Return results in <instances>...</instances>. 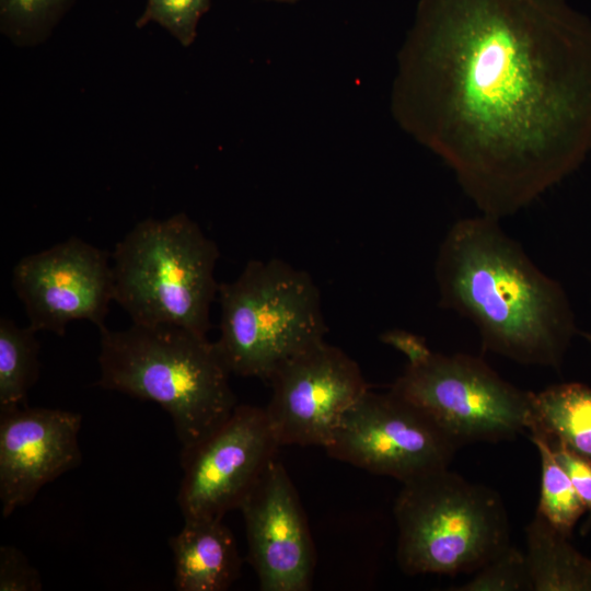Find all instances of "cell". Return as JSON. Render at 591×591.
Returning <instances> with one entry per match:
<instances>
[{
    "label": "cell",
    "instance_id": "cell-1",
    "mask_svg": "<svg viewBox=\"0 0 591 591\" xmlns=\"http://www.w3.org/2000/svg\"><path fill=\"white\" fill-rule=\"evenodd\" d=\"M392 112L482 215L512 216L584 153L591 30L566 0H419Z\"/></svg>",
    "mask_w": 591,
    "mask_h": 591
},
{
    "label": "cell",
    "instance_id": "cell-2",
    "mask_svg": "<svg viewBox=\"0 0 591 591\" xmlns=\"http://www.w3.org/2000/svg\"><path fill=\"white\" fill-rule=\"evenodd\" d=\"M439 303L468 320L485 349L526 366L558 369L576 333L563 286L485 215L457 220L434 262Z\"/></svg>",
    "mask_w": 591,
    "mask_h": 591
},
{
    "label": "cell",
    "instance_id": "cell-3",
    "mask_svg": "<svg viewBox=\"0 0 591 591\" xmlns=\"http://www.w3.org/2000/svg\"><path fill=\"white\" fill-rule=\"evenodd\" d=\"M99 329L95 384L159 404L172 419L181 451L209 437L237 406L232 372L207 335L136 323L121 331Z\"/></svg>",
    "mask_w": 591,
    "mask_h": 591
},
{
    "label": "cell",
    "instance_id": "cell-4",
    "mask_svg": "<svg viewBox=\"0 0 591 591\" xmlns=\"http://www.w3.org/2000/svg\"><path fill=\"white\" fill-rule=\"evenodd\" d=\"M220 252L184 212L138 222L112 254L114 301L132 323L207 335Z\"/></svg>",
    "mask_w": 591,
    "mask_h": 591
},
{
    "label": "cell",
    "instance_id": "cell-5",
    "mask_svg": "<svg viewBox=\"0 0 591 591\" xmlns=\"http://www.w3.org/2000/svg\"><path fill=\"white\" fill-rule=\"evenodd\" d=\"M217 346L232 374L268 381L286 360L324 340L321 291L312 276L279 258L252 259L219 285Z\"/></svg>",
    "mask_w": 591,
    "mask_h": 591
},
{
    "label": "cell",
    "instance_id": "cell-6",
    "mask_svg": "<svg viewBox=\"0 0 591 591\" xmlns=\"http://www.w3.org/2000/svg\"><path fill=\"white\" fill-rule=\"evenodd\" d=\"M403 572H475L510 545L505 505L493 489L447 468L403 483L394 503Z\"/></svg>",
    "mask_w": 591,
    "mask_h": 591
},
{
    "label": "cell",
    "instance_id": "cell-7",
    "mask_svg": "<svg viewBox=\"0 0 591 591\" xmlns=\"http://www.w3.org/2000/svg\"><path fill=\"white\" fill-rule=\"evenodd\" d=\"M390 390L426 414L457 449L512 439L526 431L531 418L532 392L472 355L428 347L407 361Z\"/></svg>",
    "mask_w": 591,
    "mask_h": 591
},
{
    "label": "cell",
    "instance_id": "cell-8",
    "mask_svg": "<svg viewBox=\"0 0 591 591\" xmlns=\"http://www.w3.org/2000/svg\"><path fill=\"white\" fill-rule=\"evenodd\" d=\"M327 454L406 483L447 468L456 445L420 409L391 390H368L344 415Z\"/></svg>",
    "mask_w": 591,
    "mask_h": 591
},
{
    "label": "cell",
    "instance_id": "cell-9",
    "mask_svg": "<svg viewBox=\"0 0 591 591\" xmlns=\"http://www.w3.org/2000/svg\"><path fill=\"white\" fill-rule=\"evenodd\" d=\"M280 447L265 407L237 404L215 432L181 451L183 518L223 519L239 509Z\"/></svg>",
    "mask_w": 591,
    "mask_h": 591
},
{
    "label": "cell",
    "instance_id": "cell-10",
    "mask_svg": "<svg viewBox=\"0 0 591 591\" xmlns=\"http://www.w3.org/2000/svg\"><path fill=\"white\" fill-rule=\"evenodd\" d=\"M268 382L265 409L281 447L325 449L344 415L369 390L356 360L325 339L286 360Z\"/></svg>",
    "mask_w": 591,
    "mask_h": 591
},
{
    "label": "cell",
    "instance_id": "cell-11",
    "mask_svg": "<svg viewBox=\"0 0 591 591\" xmlns=\"http://www.w3.org/2000/svg\"><path fill=\"white\" fill-rule=\"evenodd\" d=\"M111 258L106 251L77 236L22 257L12 270V288L24 305L28 326L59 336L77 320L105 326L114 301Z\"/></svg>",
    "mask_w": 591,
    "mask_h": 591
},
{
    "label": "cell",
    "instance_id": "cell-12",
    "mask_svg": "<svg viewBox=\"0 0 591 591\" xmlns=\"http://www.w3.org/2000/svg\"><path fill=\"white\" fill-rule=\"evenodd\" d=\"M262 591H308L315 548L297 489L275 459L239 508Z\"/></svg>",
    "mask_w": 591,
    "mask_h": 591
},
{
    "label": "cell",
    "instance_id": "cell-13",
    "mask_svg": "<svg viewBox=\"0 0 591 591\" xmlns=\"http://www.w3.org/2000/svg\"><path fill=\"white\" fill-rule=\"evenodd\" d=\"M80 414L19 406L0 410V501L3 518L82 461Z\"/></svg>",
    "mask_w": 591,
    "mask_h": 591
},
{
    "label": "cell",
    "instance_id": "cell-14",
    "mask_svg": "<svg viewBox=\"0 0 591 591\" xmlns=\"http://www.w3.org/2000/svg\"><path fill=\"white\" fill-rule=\"evenodd\" d=\"M169 545L177 591H225L240 576L236 541L222 519L186 518Z\"/></svg>",
    "mask_w": 591,
    "mask_h": 591
},
{
    "label": "cell",
    "instance_id": "cell-15",
    "mask_svg": "<svg viewBox=\"0 0 591 591\" xmlns=\"http://www.w3.org/2000/svg\"><path fill=\"white\" fill-rule=\"evenodd\" d=\"M526 431L549 437L591 463V387L567 382L532 392Z\"/></svg>",
    "mask_w": 591,
    "mask_h": 591
},
{
    "label": "cell",
    "instance_id": "cell-16",
    "mask_svg": "<svg viewBox=\"0 0 591 591\" xmlns=\"http://www.w3.org/2000/svg\"><path fill=\"white\" fill-rule=\"evenodd\" d=\"M535 513L525 528L532 591H591V559Z\"/></svg>",
    "mask_w": 591,
    "mask_h": 591
},
{
    "label": "cell",
    "instance_id": "cell-17",
    "mask_svg": "<svg viewBox=\"0 0 591 591\" xmlns=\"http://www.w3.org/2000/svg\"><path fill=\"white\" fill-rule=\"evenodd\" d=\"M28 325L0 318V410L26 406L39 375V343Z\"/></svg>",
    "mask_w": 591,
    "mask_h": 591
},
{
    "label": "cell",
    "instance_id": "cell-18",
    "mask_svg": "<svg viewBox=\"0 0 591 591\" xmlns=\"http://www.w3.org/2000/svg\"><path fill=\"white\" fill-rule=\"evenodd\" d=\"M530 437L541 460V488L536 513L558 532L570 537L586 509L568 474L547 443L540 437Z\"/></svg>",
    "mask_w": 591,
    "mask_h": 591
},
{
    "label": "cell",
    "instance_id": "cell-19",
    "mask_svg": "<svg viewBox=\"0 0 591 591\" xmlns=\"http://www.w3.org/2000/svg\"><path fill=\"white\" fill-rule=\"evenodd\" d=\"M76 0H0V31L16 46L45 42Z\"/></svg>",
    "mask_w": 591,
    "mask_h": 591
},
{
    "label": "cell",
    "instance_id": "cell-20",
    "mask_svg": "<svg viewBox=\"0 0 591 591\" xmlns=\"http://www.w3.org/2000/svg\"><path fill=\"white\" fill-rule=\"evenodd\" d=\"M453 591H532L525 552L511 544Z\"/></svg>",
    "mask_w": 591,
    "mask_h": 591
},
{
    "label": "cell",
    "instance_id": "cell-21",
    "mask_svg": "<svg viewBox=\"0 0 591 591\" xmlns=\"http://www.w3.org/2000/svg\"><path fill=\"white\" fill-rule=\"evenodd\" d=\"M210 5L211 0H147L136 26L141 28L157 23L182 46L189 47L196 39L199 21Z\"/></svg>",
    "mask_w": 591,
    "mask_h": 591
},
{
    "label": "cell",
    "instance_id": "cell-22",
    "mask_svg": "<svg viewBox=\"0 0 591 591\" xmlns=\"http://www.w3.org/2000/svg\"><path fill=\"white\" fill-rule=\"evenodd\" d=\"M43 583L38 570L14 546L0 547V591H39Z\"/></svg>",
    "mask_w": 591,
    "mask_h": 591
},
{
    "label": "cell",
    "instance_id": "cell-23",
    "mask_svg": "<svg viewBox=\"0 0 591 591\" xmlns=\"http://www.w3.org/2000/svg\"><path fill=\"white\" fill-rule=\"evenodd\" d=\"M530 436L543 439L558 462L568 474L584 509L589 515L587 525H591V463L566 448L560 442L536 431H530Z\"/></svg>",
    "mask_w": 591,
    "mask_h": 591
},
{
    "label": "cell",
    "instance_id": "cell-24",
    "mask_svg": "<svg viewBox=\"0 0 591 591\" xmlns=\"http://www.w3.org/2000/svg\"><path fill=\"white\" fill-rule=\"evenodd\" d=\"M268 1H274V2H278V3L293 4V3H297L299 0H268Z\"/></svg>",
    "mask_w": 591,
    "mask_h": 591
},
{
    "label": "cell",
    "instance_id": "cell-25",
    "mask_svg": "<svg viewBox=\"0 0 591 591\" xmlns=\"http://www.w3.org/2000/svg\"><path fill=\"white\" fill-rule=\"evenodd\" d=\"M588 338H589V343H590V346H591V331H590V333H589Z\"/></svg>",
    "mask_w": 591,
    "mask_h": 591
}]
</instances>
